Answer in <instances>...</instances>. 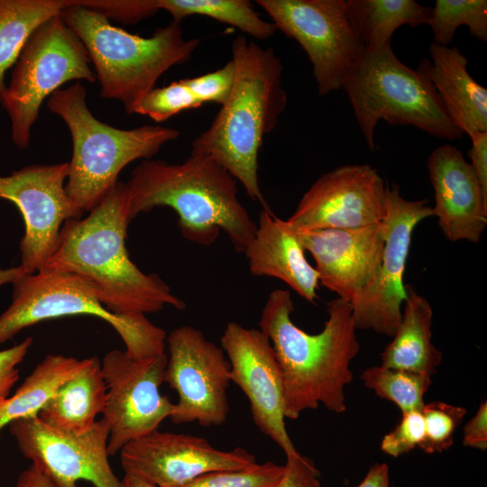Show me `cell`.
Returning a JSON list of instances; mask_svg holds the SVG:
<instances>
[{"label": "cell", "mask_w": 487, "mask_h": 487, "mask_svg": "<svg viewBox=\"0 0 487 487\" xmlns=\"http://www.w3.org/2000/svg\"><path fill=\"white\" fill-rule=\"evenodd\" d=\"M356 487H391L388 464L376 463L372 465L363 480Z\"/></svg>", "instance_id": "cell-42"}, {"label": "cell", "mask_w": 487, "mask_h": 487, "mask_svg": "<svg viewBox=\"0 0 487 487\" xmlns=\"http://www.w3.org/2000/svg\"><path fill=\"white\" fill-rule=\"evenodd\" d=\"M8 427L23 455L56 487H78L81 480L94 487H122L109 464V427L103 418L82 434L53 429L38 416L14 420Z\"/></svg>", "instance_id": "cell-15"}, {"label": "cell", "mask_w": 487, "mask_h": 487, "mask_svg": "<svg viewBox=\"0 0 487 487\" xmlns=\"http://www.w3.org/2000/svg\"><path fill=\"white\" fill-rule=\"evenodd\" d=\"M422 414L425 436L419 448L427 454H436L451 447L466 409L443 401H432L425 404Z\"/></svg>", "instance_id": "cell-32"}, {"label": "cell", "mask_w": 487, "mask_h": 487, "mask_svg": "<svg viewBox=\"0 0 487 487\" xmlns=\"http://www.w3.org/2000/svg\"><path fill=\"white\" fill-rule=\"evenodd\" d=\"M286 459L280 487H322L320 473L313 460L301 454Z\"/></svg>", "instance_id": "cell-38"}, {"label": "cell", "mask_w": 487, "mask_h": 487, "mask_svg": "<svg viewBox=\"0 0 487 487\" xmlns=\"http://www.w3.org/2000/svg\"><path fill=\"white\" fill-rule=\"evenodd\" d=\"M169 357L163 381L178 394L170 417L177 425L220 426L230 408V365L221 346L191 326L175 328L167 338Z\"/></svg>", "instance_id": "cell-11"}, {"label": "cell", "mask_w": 487, "mask_h": 487, "mask_svg": "<svg viewBox=\"0 0 487 487\" xmlns=\"http://www.w3.org/2000/svg\"><path fill=\"white\" fill-rule=\"evenodd\" d=\"M386 215V186L369 164H347L322 174L285 220L297 232L379 225Z\"/></svg>", "instance_id": "cell-17"}, {"label": "cell", "mask_w": 487, "mask_h": 487, "mask_svg": "<svg viewBox=\"0 0 487 487\" xmlns=\"http://www.w3.org/2000/svg\"><path fill=\"white\" fill-rule=\"evenodd\" d=\"M232 54L235 78L231 95L209 127L193 140L191 153L213 158L251 199L270 209L260 187L258 159L265 135L287 106L283 66L272 48L243 35L233 41Z\"/></svg>", "instance_id": "cell-3"}, {"label": "cell", "mask_w": 487, "mask_h": 487, "mask_svg": "<svg viewBox=\"0 0 487 487\" xmlns=\"http://www.w3.org/2000/svg\"><path fill=\"white\" fill-rule=\"evenodd\" d=\"M91 357L48 354L13 395L0 400V432L14 420L38 416L61 385L85 370Z\"/></svg>", "instance_id": "cell-25"}, {"label": "cell", "mask_w": 487, "mask_h": 487, "mask_svg": "<svg viewBox=\"0 0 487 487\" xmlns=\"http://www.w3.org/2000/svg\"><path fill=\"white\" fill-rule=\"evenodd\" d=\"M60 13L85 46L103 98L120 101L128 115L171 67L190 60L200 40L186 39L180 23L158 27L150 37L114 26L100 13L66 0Z\"/></svg>", "instance_id": "cell-5"}, {"label": "cell", "mask_w": 487, "mask_h": 487, "mask_svg": "<svg viewBox=\"0 0 487 487\" xmlns=\"http://www.w3.org/2000/svg\"><path fill=\"white\" fill-rule=\"evenodd\" d=\"M121 484L122 487H158L136 475L127 473H124V478L121 481Z\"/></svg>", "instance_id": "cell-44"}, {"label": "cell", "mask_w": 487, "mask_h": 487, "mask_svg": "<svg viewBox=\"0 0 487 487\" xmlns=\"http://www.w3.org/2000/svg\"><path fill=\"white\" fill-rule=\"evenodd\" d=\"M47 106L71 134L73 150L65 188L81 214L109 193L125 166L139 159L150 160L179 136V131L170 127L142 125L125 130L101 122L88 109L87 90L80 81L55 91Z\"/></svg>", "instance_id": "cell-6"}, {"label": "cell", "mask_w": 487, "mask_h": 487, "mask_svg": "<svg viewBox=\"0 0 487 487\" xmlns=\"http://www.w3.org/2000/svg\"><path fill=\"white\" fill-rule=\"evenodd\" d=\"M75 5L96 11L108 20L123 23H136L160 10L156 0H71Z\"/></svg>", "instance_id": "cell-36"}, {"label": "cell", "mask_w": 487, "mask_h": 487, "mask_svg": "<svg viewBox=\"0 0 487 487\" xmlns=\"http://www.w3.org/2000/svg\"><path fill=\"white\" fill-rule=\"evenodd\" d=\"M352 23L365 48L391 42L394 32L404 24L429 25L433 8L414 0H346Z\"/></svg>", "instance_id": "cell-26"}, {"label": "cell", "mask_w": 487, "mask_h": 487, "mask_svg": "<svg viewBox=\"0 0 487 487\" xmlns=\"http://www.w3.org/2000/svg\"><path fill=\"white\" fill-rule=\"evenodd\" d=\"M405 289L400 322L381 354V365L432 377L443 358L432 343L433 309L412 285H406Z\"/></svg>", "instance_id": "cell-23"}, {"label": "cell", "mask_w": 487, "mask_h": 487, "mask_svg": "<svg viewBox=\"0 0 487 487\" xmlns=\"http://www.w3.org/2000/svg\"><path fill=\"white\" fill-rule=\"evenodd\" d=\"M89 62L85 46L60 14L34 30L14 64L1 101L16 147L29 146L32 128L46 97L71 80L96 81Z\"/></svg>", "instance_id": "cell-9"}, {"label": "cell", "mask_w": 487, "mask_h": 487, "mask_svg": "<svg viewBox=\"0 0 487 487\" xmlns=\"http://www.w3.org/2000/svg\"><path fill=\"white\" fill-rule=\"evenodd\" d=\"M119 454L124 473L158 487H182L205 473L238 470L257 462L243 447L224 451L201 436L158 429L131 441Z\"/></svg>", "instance_id": "cell-18"}, {"label": "cell", "mask_w": 487, "mask_h": 487, "mask_svg": "<svg viewBox=\"0 0 487 487\" xmlns=\"http://www.w3.org/2000/svg\"><path fill=\"white\" fill-rule=\"evenodd\" d=\"M106 391L101 362L93 356L85 370L60 387L39 411L38 418L61 432L85 433L103 414Z\"/></svg>", "instance_id": "cell-24"}, {"label": "cell", "mask_w": 487, "mask_h": 487, "mask_svg": "<svg viewBox=\"0 0 487 487\" xmlns=\"http://www.w3.org/2000/svg\"><path fill=\"white\" fill-rule=\"evenodd\" d=\"M32 338L27 337L21 343L0 350V400L10 395L12 388L19 380V365L24 360Z\"/></svg>", "instance_id": "cell-37"}, {"label": "cell", "mask_w": 487, "mask_h": 487, "mask_svg": "<svg viewBox=\"0 0 487 487\" xmlns=\"http://www.w3.org/2000/svg\"><path fill=\"white\" fill-rule=\"evenodd\" d=\"M345 90L368 148L375 149L381 120L411 125L429 135L454 141L464 133L448 116L427 71V59L416 69L402 63L391 42L365 48L346 77Z\"/></svg>", "instance_id": "cell-7"}, {"label": "cell", "mask_w": 487, "mask_h": 487, "mask_svg": "<svg viewBox=\"0 0 487 487\" xmlns=\"http://www.w3.org/2000/svg\"><path fill=\"white\" fill-rule=\"evenodd\" d=\"M277 30L306 52L320 96L343 89L365 47L348 14L346 0H257Z\"/></svg>", "instance_id": "cell-10"}, {"label": "cell", "mask_w": 487, "mask_h": 487, "mask_svg": "<svg viewBox=\"0 0 487 487\" xmlns=\"http://www.w3.org/2000/svg\"><path fill=\"white\" fill-rule=\"evenodd\" d=\"M130 221L126 186L118 181L87 216L65 222L43 269L84 277L116 315H146L166 306L185 308L161 277L144 273L130 259L125 246Z\"/></svg>", "instance_id": "cell-1"}, {"label": "cell", "mask_w": 487, "mask_h": 487, "mask_svg": "<svg viewBox=\"0 0 487 487\" xmlns=\"http://www.w3.org/2000/svg\"><path fill=\"white\" fill-rule=\"evenodd\" d=\"M293 311L289 291L276 289L270 293L259 322L282 372L285 418L297 419L320 404L343 413L345 389L353 380L350 363L360 351L351 305L340 298L330 300L328 318L315 335L292 322Z\"/></svg>", "instance_id": "cell-2"}, {"label": "cell", "mask_w": 487, "mask_h": 487, "mask_svg": "<svg viewBox=\"0 0 487 487\" xmlns=\"http://www.w3.org/2000/svg\"><path fill=\"white\" fill-rule=\"evenodd\" d=\"M166 364V354L136 359L115 349L104 356L101 370L107 391L102 418L109 427V455L157 430L173 413L175 404L160 392Z\"/></svg>", "instance_id": "cell-12"}, {"label": "cell", "mask_w": 487, "mask_h": 487, "mask_svg": "<svg viewBox=\"0 0 487 487\" xmlns=\"http://www.w3.org/2000/svg\"><path fill=\"white\" fill-rule=\"evenodd\" d=\"M465 25L481 41H487L486 0H436L429 26L433 43L448 46L458 27Z\"/></svg>", "instance_id": "cell-30"}, {"label": "cell", "mask_w": 487, "mask_h": 487, "mask_svg": "<svg viewBox=\"0 0 487 487\" xmlns=\"http://www.w3.org/2000/svg\"><path fill=\"white\" fill-rule=\"evenodd\" d=\"M69 162L33 164L0 176V199L22 214L21 263L26 273L42 270L53 254L66 221L81 216L66 192Z\"/></svg>", "instance_id": "cell-14"}, {"label": "cell", "mask_w": 487, "mask_h": 487, "mask_svg": "<svg viewBox=\"0 0 487 487\" xmlns=\"http://www.w3.org/2000/svg\"><path fill=\"white\" fill-rule=\"evenodd\" d=\"M295 231L271 209H262L254 236L244 253L250 272L282 280L307 301L317 298L318 273L307 260Z\"/></svg>", "instance_id": "cell-21"}, {"label": "cell", "mask_w": 487, "mask_h": 487, "mask_svg": "<svg viewBox=\"0 0 487 487\" xmlns=\"http://www.w3.org/2000/svg\"><path fill=\"white\" fill-rule=\"evenodd\" d=\"M125 186L130 220L168 207L192 243L212 244L224 231L234 250L244 253L254 236L256 223L239 200L235 179L207 155L191 153L179 163L142 160Z\"/></svg>", "instance_id": "cell-4"}, {"label": "cell", "mask_w": 487, "mask_h": 487, "mask_svg": "<svg viewBox=\"0 0 487 487\" xmlns=\"http://www.w3.org/2000/svg\"><path fill=\"white\" fill-rule=\"evenodd\" d=\"M202 106L181 79L166 87L152 88L139 102L134 114L147 115L161 123L182 111Z\"/></svg>", "instance_id": "cell-33"}, {"label": "cell", "mask_w": 487, "mask_h": 487, "mask_svg": "<svg viewBox=\"0 0 487 487\" xmlns=\"http://www.w3.org/2000/svg\"><path fill=\"white\" fill-rule=\"evenodd\" d=\"M463 445L484 451L487 448V402L482 401L475 415L464 427Z\"/></svg>", "instance_id": "cell-39"}, {"label": "cell", "mask_w": 487, "mask_h": 487, "mask_svg": "<svg viewBox=\"0 0 487 487\" xmlns=\"http://www.w3.org/2000/svg\"><path fill=\"white\" fill-rule=\"evenodd\" d=\"M401 414L400 423L383 436L381 443V450L395 458L419 447L425 436L422 411L413 410Z\"/></svg>", "instance_id": "cell-35"}, {"label": "cell", "mask_w": 487, "mask_h": 487, "mask_svg": "<svg viewBox=\"0 0 487 487\" xmlns=\"http://www.w3.org/2000/svg\"><path fill=\"white\" fill-rule=\"evenodd\" d=\"M428 199L408 200L400 187L386 186V215L381 221L384 248L380 270L373 281L353 301L352 317L356 329H372L393 336L406 299L403 281L415 227L432 216Z\"/></svg>", "instance_id": "cell-13"}, {"label": "cell", "mask_w": 487, "mask_h": 487, "mask_svg": "<svg viewBox=\"0 0 487 487\" xmlns=\"http://www.w3.org/2000/svg\"><path fill=\"white\" fill-rule=\"evenodd\" d=\"M434 190V216L446 239L477 244L487 225V196L462 152L436 147L427 161Z\"/></svg>", "instance_id": "cell-20"}, {"label": "cell", "mask_w": 487, "mask_h": 487, "mask_svg": "<svg viewBox=\"0 0 487 487\" xmlns=\"http://www.w3.org/2000/svg\"><path fill=\"white\" fill-rule=\"evenodd\" d=\"M235 78V68L232 60L222 68L182 81L204 105L207 102L224 106L229 98Z\"/></svg>", "instance_id": "cell-34"}, {"label": "cell", "mask_w": 487, "mask_h": 487, "mask_svg": "<svg viewBox=\"0 0 487 487\" xmlns=\"http://www.w3.org/2000/svg\"><path fill=\"white\" fill-rule=\"evenodd\" d=\"M295 232L315 261L319 282L337 298L350 303L376 277L384 248L381 224Z\"/></svg>", "instance_id": "cell-19"}, {"label": "cell", "mask_w": 487, "mask_h": 487, "mask_svg": "<svg viewBox=\"0 0 487 487\" xmlns=\"http://www.w3.org/2000/svg\"><path fill=\"white\" fill-rule=\"evenodd\" d=\"M159 10L168 12L180 23L191 15H201L229 24L255 40H267L277 28L265 21L246 0H156Z\"/></svg>", "instance_id": "cell-28"}, {"label": "cell", "mask_w": 487, "mask_h": 487, "mask_svg": "<svg viewBox=\"0 0 487 487\" xmlns=\"http://www.w3.org/2000/svg\"><path fill=\"white\" fill-rule=\"evenodd\" d=\"M220 343L228 358L230 380L248 399L256 427L286 458L298 455L285 424L282 372L269 337L261 329L229 322Z\"/></svg>", "instance_id": "cell-16"}, {"label": "cell", "mask_w": 487, "mask_h": 487, "mask_svg": "<svg viewBox=\"0 0 487 487\" xmlns=\"http://www.w3.org/2000/svg\"><path fill=\"white\" fill-rule=\"evenodd\" d=\"M429 78L454 124L469 137L487 132V89L467 70L468 60L457 47L431 43Z\"/></svg>", "instance_id": "cell-22"}, {"label": "cell", "mask_w": 487, "mask_h": 487, "mask_svg": "<svg viewBox=\"0 0 487 487\" xmlns=\"http://www.w3.org/2000/svg\"><path fill=\"white\" fill-rule=\"evenodd\" d=\"M23 274H26V271L21 265L7 269H0V288L5 284L13 283Z\"/></svg>", "instance_id": "cell-43"}, {"label": "cell", "mask_w": 487, "mask_h": 487, "mask_svg": "<svg viewBox=\"0 0 487 487\" xmlns=\"http://www.w3.org/2000/svg\"><path fill=\"white\" fill-rule=\"evenodd\" d=\"M67 6L66 0H0V103L6 71L34 30Z\"/></svg>", "instance_id": "cell-27"}, {"label": "cell", "mask_w": 487, "mask_h": 487, "mask_svg": "<svg viewBox=\"0 0 487 487\" xmlns=\"http://www.w3.org/2000/svg\"><path fill=\"white\" fill-rule=\"evenodd\" d=\"M12 301L0 315V345L23 328L44 320L93 316L107 322L122 338L126 354L137 359L164 353L166 333L145 315H116L99 300L95 286L78 274L42 269L13 283Z\"/></svg>", "instance_id": "cell-8"}, {"label": "cell", "mask_w": 487, "mask_h": 487, "mask_svg": "<svg viewBox=\"0 0 487 487\" xmlns=\"http://www.w3.org/2000/svg\"><path fill=\"white\" fill-rule=\"evenodd\" d=\"M14 487H56V485L39 467L31 464L19 474Z\"/></svg>", "instance_id": "cell-41"}, {"label": "cell", "mask_w": 487, "mask_h": 487, "mask_svg": "<svg viewBox=\"0 0 487 487\" xmlns=\"http://www.w3.org/2000/svg\"><path fill=\"white\" fill-rule=\"evenodd\" d=\"M472 147L468 151L471 167L474 171L483 194L487 196V132L476 133L470 137Z\"/></svg>", "instance_id": "cell-40"}, {"label": "cell", "mask_w": 487, "mask_h": 487, "mask_svg": "<svg viewBox=\"0 0 487 487\" xmlns=\"http://www.w3.org/2000/svg\"><path fill=\"white\" fill-rule=\"evenodd\" d=\"M285 466L272 461L255 463L238 470L205 473L182 487H280Z\"/></svg>", "instance_id": "cell-31"}, {"label": "cell", "mask_w": 487, "mask_h": 487, "mask_svg": "<svg viewBox=\"0 0 487 487\" xmlns=\"http://www.w3.org/2000/svg\"><path fill=\"white\" fill-rule=\"evenodd\" d=\"M360 379L380 398L397 405L401 413L422 411L426 404L424 395L432 384L431 376L382 365L366 368Z\"/></svg>", "instance_id": "cell-29"}]
</instances>
